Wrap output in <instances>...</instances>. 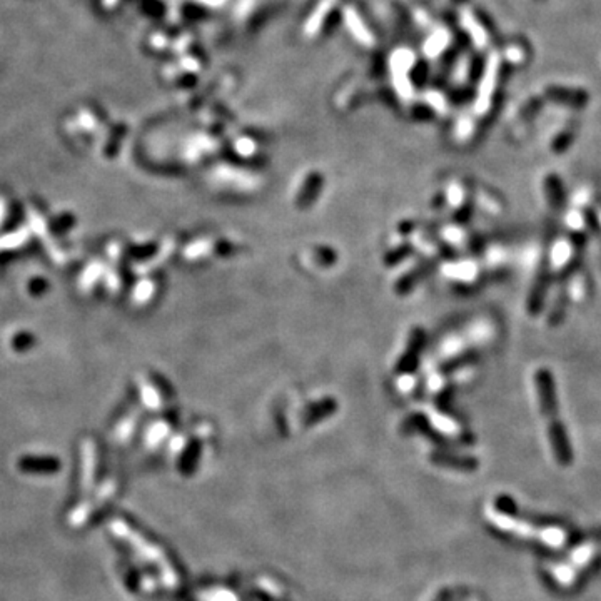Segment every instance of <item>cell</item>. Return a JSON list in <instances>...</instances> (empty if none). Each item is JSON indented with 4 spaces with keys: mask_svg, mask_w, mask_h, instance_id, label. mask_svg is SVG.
<instances>
[{
    "mask_svg": "<svg viewBox=\"0 0 601 601\" xmlns=\"http://www.w3.org/2000/svg\"><path fill=\"white\" fill-rule=\"evenodd\" d=\"M546 97L551 99V101L565 104V106L571 107H583L586 102L590 101L588 94L581 89H573V87H561V86H550L546 89Z\"/></svg>",
    "mask_w": 601,
    "mask_h": 601,
    "instance_id": "6da1fadb",
    "label": "cell"
},
{
    "mask_svg": "<svg viewBox=\"0 0 601 601\" xmlns=\"http://www.w3.org/2000/svg\"><path fill=\"white\" fill-rule=\"evenodd\" d=\"M485 67H486V61H485V57L478 56V57H475V59H473V62H471V71H470V76H471V79H473L475 82H476V79H480L481 76H483Z\"/></svg>",
    "mask_w": 601,
    "mask_h": 601,
    "instance_id": "7a4b0ae2",
    "label": "cell"
},
{
    "mask_svg": "<svg viewBox=\"0 0 601 601\" xmlns=\"http://www.w3.org/2000/svg\"><path fill=\"white\" fill-rule=\"evenodd\" d=\"M453 2H456V4H460V2H463V0H453Z\"/></svg>",
    "mask_w": 601,
    "mask_h": 601,
    "instance_id": "3957f363",
    "label": "cell"
}]
</instances>
